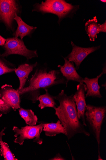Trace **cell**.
Listing matches in <instances>:
<instances>
[{
  "label": "cell",
  "instance_id": "8992f818",
  "mask_svg": "<svg viewBox=\"0 0 106 160\" xmlns=\"http://www.w3.org/2000/svg\"><path fill=\"white\" fill-rule=\"evenodd\" d=\"M5 51L2 54L3 57H7L12 55H19L23 56L27 60L38 57L37 50H31L25 46L23 41L18 38H10L6 39L4 46Z\"/></svg>",
  "mask_w": 106,
  "mask_h": 160
},
{
  "label": "cell",
  "instance_id": "44dd1931",
  "mask_svg": "<svg viewBox=\"0 0 106 160\" xmlns=\"http://www.w3.org/2000/svg\"><path fill=\"white\" fill-rule=\"evenodd\" d=\"M11 109V108L7 105L0 103V116H2L3 114L9 112Z\"/></svg>",
  "mask_w": 106,
  "mask_h": 160
},
{
  "label": "cell",
  "instance_id": "3957f363",
  "mask_svg": "<svg viewBox=\"0 0 106 160\" xmlns=\"http://www.w3.org/2000/svg\"><path fill=\"white\" fill-rule=\"evenodd\" d=\"M79 8V6L73 5L64 0H46L41 4H35L33 11L55 14L58 18V22L60 24L64 18H71Z\"/></svg>",
  "mask_w": 106,
  "mask_h": 160
},
{
  "label": "cell",
  "instance_id": "277c9868",
  "mask_svg": "<svg viewBox=\"0 0 106 160\" xmlns=\"http://www.w3.org/2000/svg\"><path fill=\"white\" fill-rule=\"evenodd\" d=\"M106 107L86 105L85 112L86 123L95 138L98 145V160H103L100 155V134L103 124L106 119Z\"/></svg>",
  "mask_w": 106,
  "mask_h": 160
},
{
  "label": "cell",
  "instance_id": "7c38bea8",
  "mask_svg": "<svg viewBox=\"0 0 106 160\" xmlns=\"http://www.w3.org/2000/svg\"><path fill=\"white\" fill-rule=\"evenodd\" d=\"M65 61L64 65H58L60 71L62 76L68 82L70 81L79 82H83L84 78L78 73L75 67L74 62L69 61L66 58H63Z\"/></svg>",
  "mask_w": 106,
  "mask_h": 160
},
{
  "label": "cell",
  "instance_id": "ac0fdd59",
  "mask_svg": "<svg viewBox=\"0 0 106 160\" xmlns=\"http://www.w3.org/2000/svg\"><path fill=\"white\" fill-rule=\"evenodd\" d=\"M19 114L24 120L25 123L29 126L36 125L38 118L34 112L31 109H25L21 108L19 110Z\"/></svg>",
  "mask_w": 106,
  "mask_h": 160
},
{
  "label": "cell",
  "instance_id": "5bb4252c",
  "mask_svg": "<svg viewBox=\"0 0 106 160\" xmlns=\"http://www.w3.org/2000/svg\"><path fill=\"white\" fill-rule=\"evenodd\" d=\"M14 20L16 21L18 25L17 30L14 34L15 38L20 37L22 40L24 37L32 34L37 28L36 27L30 26L26 24L17 14H16Z\"/></svg>",
  "mask_w": 106,
  "mask_h": 160
},
{
  "label": "cell",
  "instance_id": "30bf717a",
  "mask_svg": "<svg viewBox=\"0 0 106 160\" xmlns=\"http://www.w3.org/2000/svg\"><path fill=\"white\" fill-rule=\"evenodd\" d=\"M77 91L73 94V98L76 105L78 117L81 119L83 125L87 126L85 119V112L86 104L85 101V93L87 91V87L84 82H80L77 86Z\"/></svg>",
  "mask_w": 106,
  "mask_h": 160
},
{
  "label": "cell",
  "instance_id": "7a4b0ae2",
  "mask_svg": "<svg viewBox=\"0 0 106 160\" xmlns=\"http://www.w3.org/2000/svg\"><path fill=\"white\" fill-rule=\"evenodd\" d=\"M68 82L60 71H48L46 68L38 69L29 81L28 86L18 91L20 96L28 95L33 103H35L41 89H47L54 85L66 84Z\"/></svg>",
  "mask_w": 106,
  "mask_h": 160
},
{
  "label": "cell",
  "instance_id": "603a6c76",
  "mask_svg": "<svg viewBox=\"0 0 106 160\" xmlns=\"http://www.w3.org/2000/svg\"><path fill=\"white\" fill-rule=\"evenodd\" d=\"M100 32H103L106 33V21L105 22L102 24H100Z\"/></svg>",
  "mask_w": 106,
  "mask_h": 160
},
{
  "label": "cell",
  "instance_id": "d6986e66",
  "mask_svg": "<svg viewBox=\"0 0 106 160\" xmlns=\"http://www.w3.org/2000/svg\"><path fill=\"white\" fill-rule=\"evenodd\" d=\"M0 155L3 157L5 160H18L15 158L14 154L11 151L8 144L4 142L2 139L0 141Z\"/></svg>",
  "mask_w": 106,
  "mask_h": 160
},
{
  "label": "cell",
  "instance_id": "ffe728a7",
  "mask_svg": "<svg viewBox=\"0 0 106 160\" xmlns=\"http://www.w3.org/2000/svg\"><path fill=\"white\" fill-rule=\"evenodd\" d=\"M15 68L11 67L0 59V76L14 71Z\"/></svg>",
  "mask_w": 106,
  "mask_h": 160
},
{
  "label": "cell",
  "instance_id": "4fadbf2b",
  "mask_svg": "<svg viewBox=\"0 0 106 160\" xmlns=\"http://www.w3.org/2000/svg\"><path fill=\"white\" fill-rule=\"evenodd\" d=\"M37 64V62L33 64L25 63L20 65L17 68H15L14 71L20 81V86L18 90H20L25 87L30 74Z\"/></svg>",
  "mask_w": 106,
  "mask_h": 160
},
{
  "label": "cell",
  "instance_id": "cb8c5ba5",
  "mask_svg": "<svg viewBox=\"0 0 106 160\" xmlns=\"http://www.w3.org/2000/svg\"><path fill=\"white\" fill-rule=\"evenodd\" d=\"M6 39L0 35V46H4Z\"/></svg>",
  "mask_w": 106,
  "mask_h": 160
},
{
  "label": "cell",
  "instance_id": "2e32d148",
  "mask_svg": "<svg viewBox=\"0 0 106 160\" xmlns=\"http://www.w3.org/2000/svg\"><path fill=\"white\" fill-rule=\"evenodd\" d=\"M100 24L98 23L96 17L89 20L85 24V30L90 40L94 41L97 38V35L100 32Z\"/></svg>",
  "mask_w": 106,
  "mask_h": 160
},
{
  "label": "cell",
  "instance_id": "9a60e30c",
  "mask_svg": "<svg viewBox=\"0 0 106 160\" xmlns=\"http://www.w3.org/2000/svg\"><path fill=\"white\" fill-rule=\"evenodd\" d=\"M43 131L45 135L50 137L55 136L60 133L66 135L65 128L59 120L56 123H44Z\"/></svg>",
  "mask_w": 106,
  "mask_h": 160
},
{
  "label": "cell",
  "instance_id": "9c48e42d",
  "mask_svg": "<svg viewBox=\"0 0 106 160\" xmlns=\"http://www.w3.org/2000/svg\"><path fill=\"white\" fill-rule=\"evenodd\" d=\"M71 44L72 48V51L65 58L69 61L75 63L76 70L79 69L81 64L89 55L99 50L101 47L100 45L88 48H82L76 45L72 41Z\"/></svg>",
  "mask_w": 106,
  "mask_h": 160
},
{
  "label": "cell",
  "instance_id": "5b68a950",
  "mask_svg": "<svg viewBox=\"0 0 106 160\" xmlns=\"http://www.w3.org/2000/svg\"><path fill=\"white\" fill-rule=\"evenodd\" d=\"M44 123L37 125H29L22 127L21 129L16 126H14L12 130L16 137L14 142L20 145L23 144L25 140L32 139L33 142L39 145L43 142V139L40 137L43 131Z\"/></svg>",
  "mask_w": 106,
  "mask_h": 160
},
{
  "label": "cell",
  "instance_id": "e0dca14e",
  "mask_svg": "<svg viewBox=\"0 0 106 160\" xmlns=\"http://www.w3.org/2000/svg\"><path fill=\"white\" fill-rule=\"evenodd\" d=\"M45 93L40 95L37 99L39 102V107L41 109L45 108L50 107L54 109L56 107L57 104L54 96L51 95L48 92V89H45Z\"/></svg>",
  "mask_w": 106,
  "mask_h": 160
},
{
  "label": "cell",
  "instance_id": "7402d4cb",
  "mask_svg": "<svg viewBox=\"0 0 106 160\" xmlns=\"http://www.w3.org/2000/svg\"><path fill=\"white\" fill-rule=\"evenodd\" d=\"M52 160H65L66 159L63 157L59 153L57 154L54 158L51 159Z\"/></svg>",
  "mask_w": 106,
  "mask_h": 160
},
{
  "label": "cell",
  "instance_id": "8fae6325",
  "mask_svg": "<svg viewBox=\"0 0 106 160\" xmlns=\"http://www.w3.org/2000/svg\"><path fill=\"white\" fill-rule=\"evenodd\" d=\"M106 73V66L103 67L101 73L97 77L93 78H89L87 77L84 78L83 82L85 83L87 87L86 98L89 97L101 98L102 97L100 89V87L98 83L99 79L102 76Z\"/></svg>",
  "mask_w": 106,
  "mask_h": 160
},
{
  "label": "cell",
  "instance_id": "6da1fadb",
  "mask_svg": "<svg viewBox=\"0 0 106 160\" xmlns=\"http://www.w3.org/2000/svg\"><path fill=\"white\" fill-rule=\"evenodd\" d=\"M73 96V94L68 96L63 90L58 95L54 96V99L59 103V105L54 109L55 114L64 127L65 135L69 140L78 134L90 136V133L86 131L78 117Z\"/></svg>",
  "mask_w": 106,
  "mask_h": 160
},
{
  "label": "cell",
  "instance_id": "ba28073f",
  "mask_svg": "<svg viewBox=\"0 0 106 160\" xmlns=\"http://www.w3.org/2000/svg\"><path fill=\"white\" fill-rule=\"evenodd\" d=\"M20 11V7L16 1L0 0V20L9 27H11L16 14Z\"/></svg>",
  "mask_w": 106,
  "mask_h": 160
},
{
  "label": "cell",
  "instance_id": "52a82bcc",
  "mask_svg": "<svg viewBox=\"0 0 106 160\" xmlns=\"http://www.w3.org/2000/svg\"><path fill=\"white\" fill-rule=\"evenodd\" d=\"M20 96L18 90H15L12 86L6 84L0 90V103L16 111L21 108Z\"/></svg>",
  "mask_w": 106,
  "mask_h": 160
},
{
  "label": "cell",
  "instance_id": "484cf974",
  "mask_svg": "<svg viewBox=\"0 0 106 160\" xmlns=\"http://www.w3.org/2000/svg\"><path fill=\"white\" fill-rule=\"evenodd\" d=\"M100 1L101 2H104V3H106V0H105V1H103V0H101V1Z\"/></svg>",
  "mask_w": 106,
  "mask_h": 160
},
{
  "label": "cell",
  "instance_id": "d4e9b609",
  "mask_svg": "<svg viewBox=\"0 0 106 160\" xmlns=\"http://www.w3.org/2000/svg\"><path fill=\"white\" fill-rule=\"evenodd\" d=\"M6 129V128H4L2 130V131L0 132V141L2 139V137L4 134V132Z\"/></svg>",
  "mask_w": 106,
  "mask_h": 160
}]
</instances>
